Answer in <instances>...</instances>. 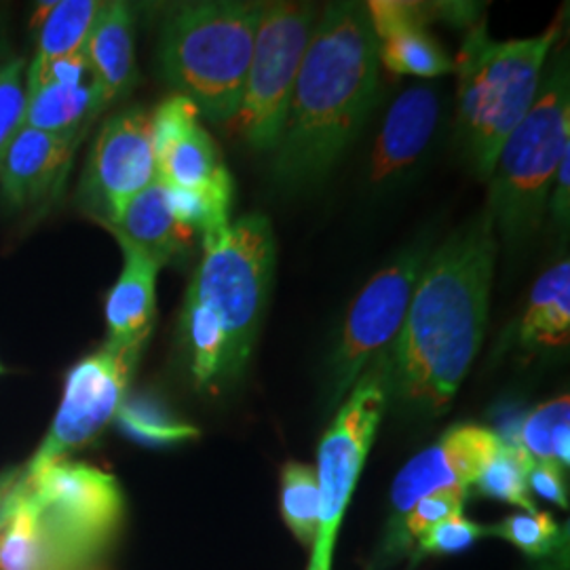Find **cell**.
Listing matches in <instances>:
<instances>
[{
  "label": "cell",
  "mask_w": 570,
  "mask_h": 570,
  "mask_svg": "<svg viewBox=\"0 0 570 570\" xmlns=\"http://www.w3.org/2000/svg\"><path fill=\"white\" fill-rule=\"evenodd\" d=\"M494 233L484 212L423 265L404 326L389 348V383L410 404L442 410L468 376L489 324Z\"/></svg>",
  "instance_id": "obj_1"
},
{
  "label": "cell",
  "mask_w": 570,
  "mask_h": 570,
  "mask_svg": "<svg viewBox=\"0 0 570 570\" xmlns=\"http://www.w3.org/2000/svg\"><path fill=\"white\" fill-rule=\"evenodd\" d=\"M379 66L366 4L334 2L320 13L273 150L277 183L305 188L326 178L366 121Z\"/></svg>",
  "instance_id": "obj_2"
},
{
  "label": "cell",
  "mask_w": 570,
  "mask_h": 570,
  "mask_svg": "<svg viewBox=\"0 0 570 570\" xmlns=\"http://www.w3.org/2000/svg\"><path fill=\"white\" fill-rule=\"evenodd\" d=\"M122 515L121 484L104 469L70 459L20 468L0 508V570H98Z\"/></svg>",
  "instance_id": "obj_3"
},
{
  "label": "cell",
  "mask_w": 570,
  "mask_h": 570,
  "mask_svg": "<svg viewBox=\"0 0 570 570\" xmlns=\"http://www.w3.org/2000/svg\"><path fill=\"white\" fill-rule=\"evenodd\" d=\"M560 21L518 41H492L484 23H473L456 56L459 134L482 180L490 178L511 131L527 117L543 81V68Z\"/></svg>",
  "instance_id": "obj_4"
},
{
  "label": "cell",
  "mask_w": 570,
  "mask_h": 570,
  "mask_svg": "<svg viewBox=\"0 0 570 570\" xmlns=\"http://www.w3.org/2000/svg\"><path fill=\"white\" fill-rule=\"evenodd\" d=\"M265 2H188L169 13L159 39L165 81L209 121L228 122L242 102Z\"/></svg>",
  "instance_id": "obj_5"
},
{
  "label": "cell",
  "mask_w": 570,
  "mask_h": 570,
  "mask_svg": "<svg viewBox=\"0 0 570 570\" xmlns=\"http://www.w3.org/2000/svg\"><path fill=\"white\" fill-rule=\"evenodd\" d=\"M570 150L569 68L556 58L527 117L511 131L490 174L489 209L508 245L529 239L543 218L551 183Z\"/></svg>",
  "instance_id": "obj_6"
},
{
  "label": "cell",
  "mask_w": 570,
  "mask_h": 570,
  "mask_svg": "<svg viewBox=\"0 0 570 570\" xmlns=\"http://www.w3.org/2000/svg\"><path fill=\"white\" fill-rule=\"evenodd\" d=\"M275 268L268 218L247 214L204 235V258L188 292L225 327L233 376L242 374L265 313Z\"/></svg>",
  "instance_id": "obj_7"
},
{
  "label": "cell",
  "mask_w": 570,
  "mask_h": 570,
  "mask_svg": "<svg viewBox=\"0 0 570 570\" xmlns=\"http://www.w3.org/2000/svg\"><path fill=\"white\" fill-rule=\"evenodd\" d=\"M389 348L379 353L346 393L343 406L326 429L317 449L320 484V530L313 543L308 570H330L338 527L357 487L367 452L374 444L381 419L387 407Z\"/></svg>",
  "instance_id": "obj_8"
},
{
  "label": "cell",
  "mask_w": 570,
  "mask_h": 570,
  "mask_svg": "<svg viewBox=\"0 0 570 570\" xmlns=\"http://www.w3.org/2000/svg\"><path fill=\"white\" fill-rule=\"evenodd\" d=\"M320 11L311 2H265L242 102L228 125L249 148L273 153Z\"/></svg>",
  "instance_id": "obj_9"
},
{
  "label": "cell",
  "mask_w": 570,
  "mask_h": 570,
  "mask_svg": "<svg viewBox=\"0 0 570 570\" xmlns=\"http://www.w3.org/2000/svg\"><path fill=\"white\" fill-rule=\"evenodd\" d=\"M428 256L425 247L406 249L353 301L332 357V402H341L370 362L395 343Z\"/></svg>",
  "instance_id": "obj_10"
},
{
  "label": "cell",
  "mask_w": 570,
  "mask_h": 570,
  "mask_svg": "<svg viewBox=\"0 0 570 570\" xmlns=\"http://www.w3.org/2000/svg\"><path fill=\"white\" fill-rule=\"evenodd\" d=\"M138 360V353L104 343L102 348L75 364L66 376L51 428L21 469L37 471L94 442L117 419Z\"/></svg>",
  "instance_id": "obj_11"
},
{
  "label": "cell",
  "mask_w": 570,
  "mask_h": 570,
  "mask_svg": "<svg viewBox=\"0 0 570 570\" xmlns=\"http://www.w3.org/2000/svg\"><path fill=\"white\" fill-rule=\"evenodd\" d=\"M159 180L150 115L129 108L104 122L82 176L81 199L108 223L131 197Z\"/></svg>",
  "instance_id": "obj_12"
},
{
  "label": "cell",
  "mask_w": 570,
  "mask_h": 570,
  "mask_svg": "<svg viewBox=\"0 0 570 570\" xmlns=\"http://www.w3.org/2000/svg\"><path fill=\"white\" fill-rule=\"evenodd\" d=\"M501 446L503 442L497 431L480 425H454L433 446L410 459L391 487L393 534L423 497L440 490H469Z\"/></svg>",
  "instance_id": "obj_13"
},
{
  "label": "cell",
  "mask_w": 570,
  "mask_h": 570,
  "mask_svg": "<svg viewBox=\"0 0 570 570\" xmlns=\"http://www.w3.org/2000/svg\"><path fill=\"white\" fill-rule=\"evenodd\" d=\"M82 136H56L21 127L0 157V188L16 205H30L58 193Z\"/></svg>",
  "instance_id": "obj_14"
},
{
  "label": "cell",
  "mask_w": 570,
  "mask_h": 570,
  "mask_svg": "<svg viewBox=\"0 0 570 570\" xmlns=\"http://www.w3.org/2000/svg\"><path fill=\"white\" fill-rule=\"evenodd\" d=\"M121 245V277L106 298L108 345L142 353L157 317V275L161 263L140 247L117 239Z\"/></svg>",
  "instance_id": "obj_15"
},
{
  "label": "cell",
  "mask_w": 570,
  "mask_h": 570,
  "mask_svg": "<svg viewBox=\"0 0 570 570\" xmlns=\"http://www.w3.org/2000/svg\"><path fill=\"white\" fill-rule=\"evenodd\" d=\"M440 119V100L433 89L412 87L391 104L372 153V183H385L404 171L428 148Z\"/></svg>",
  "instance_id": "obj_16"
},
{
  "label": "cell",
  "mask_w": 570,
  "mask_h": 570,
  "mask_svg": "<svg viewBox=\"0 0 570 570\" xmlns=\"http://www.w3.org/2000/svg\"><path fill=\"white\" fill-rule=\"evenodd\" d=\"M117 239L136 245L161 265L176 258L190 244L193 230L180 225L167 202V188L161 180L150 184L131 197L121 209L102 223Z\"/></svg>",
  "instance_id": "obj_17"
},
{
  "label": "cell",
  "mask_w": 570,
  "mask_h": 570,
  "mask_svg": "<svg viewBox=\"0 0 570 570\" xmlns=\"http://www.w3.org/2000/svg\"><path fill=\"white\" fill-rule=\"evenodd\" d=\"M85 58L106 102L125 96L136 81L134 16L125 2H104L85 45Z\"/></svg>",
  "instance_id": "obj_18"
},
{
  "label": "cell",
  "mask_w": 570,
  "mask_h": 570,
  "mask_svg": "<svg viewBox=\"0 0 570 570\" xmlns=\"http://www.w3.org/2000/svg\"><path fill=\"white\" fill-rule=\"evenodd\" d=\"M108 102L96 79L82 85H41L26 89L23 127L56 136H85Z\"/></svg>",
  "instance_id": "obj_19"
},
{
  "label": "cell",
  "mask_w": 570,
  "mask_h": 570,
  "mask_svg": "<svg viewBox=\"0 0 570 570\" xmlns=\"http://www.w3.org/2000/svg\"><path fill=\"white\" fill-rule=\"evenodd\" d=\"M159 180L167 186L204 190L233 184L220 150L197 122L157 155Z\"/></svg>",
  "instance_id": "obj_20"
},
{
  "label": "cell",
  "mask_w": 570,
  "mask_h": 570,
  "mask_svg": "<svg viewBox=\"0 0 570 570\" xmlns=\"http://www.w3.org/2000/svg\"><path fill=\"white\" fill-rule=\"evenodd\" d=\"M518 336L527 346H567L570 336V265L560 261L532 285Z\"/></svg>",
  "instance_id": "obj_21"
},
{
  "label": "cell",
  "mask_w": 570,
  "mask_h": 570,
  "mask_svg": "<svg viewBox=\"0 0 570 570\" xmlns=\"http://www.w3.org/2000/svg\"><path fill=\"white\" fill-rule=\"evenodd\" d=\"M183 327L190 346V372L197 387H209L223 379H233L230 346L220 320L186 292Z\"/></svg>",
  "instance_id": "obj_22"
},
{
  "label": "cell",
  "mask_w": 570,
  "mask_h": 570,
  "mask_svg": "<svg viewBox=\"0 0 570 570\" xmlns=\"http://www.w3.org/2000/svg\"><path fill=\"white\" fill-rule=\"evenodd\" d=\"M117 428L129 440L148 449H169L199 438V429L176 419L161 400L153 395H131L117 412Z\"/></svg>",
  "instance_id": "obj_23"
},
{
  "label": "cell",
  "mask_w": 570,
  "mask_h": 570,
  "mask_svg": "<svg viewBox=\"0 0 570 570\" xmlns=\"http://www.w3.org/2000/svg\"><path fill=\"white\" fill-rule=\"evenodd\" d=\"M102 4L96 0L53 2L42 21L39 51L32 61L47 63L81 53L102 11Z\"/></svg>",
  "instance_id": "obj_24"
},
{
  "label": "cell",
  "mask_w": 570,
  "mask_h": 570,
  "mask_svg": "<svg viewBox=\"0 0 570 570\" xmlns=\"http://www.w3.org/2000/svg\"><path fill=\"white\" fill-rule=\"evenodd\" d=\"M520 444L534 463H548L567 471L570 465L569 395L534 407L522 421Z\"/></svg>",
  "instance_id": "obj_25"
},
{
  "label": "cell",
  "mask_w": 570,
  "mask_h": 570,
  "mask_svg": "<svg viewBox=\"0 0 570 570\" xmlns=\"http://www.w3.org/2000/svg\"><path fill=\"white\" fill-rule=\"evenodd\" d=\"M320 484L315 468L289 461L282 469V515L292 534L306 546L313 548L320 530Z\"/></svg>",
  "instance_id": "obj_26"
},
{
  "label": "cell",
  "mask_w": 570,
  "mask_h": 570,
  "mask_svg": "<svg viewBox=\"0 0 570 570\" xmlns=\"http://www.w3.org/2000/svg\"><path fill=\"white\" fill-rule=\"evenodd\" d=\"M379 60L393 75L440 77L454 70V61L428 30H406L379 42Z\"/></svg>",
  "instance_id": "obj_27"
},
{
  "label": "cell",
  "mask_w": 570,
  "mask_h": 570,
  "mask_svg": "<svg viewBox=\"0 0 570 570\" xmlns=\"http://www.w3.org/2000/svg\"><path fill=\"white\" fill-rule=\"evenodd\" d=\"M532 463L534 461L522 446L503 444L489 465L482 469L478 480L473 482L475 492L480 497L503 501L520 510L534 511L529 480H527Z\"/></svg>",
  "instance_id": "obj_28"
},
{
  "label": "cell",
  "mask_w": 570,
  "mask_h": 570,
  "mask_svg": "<svg viewBox=\"0 0 570 570\" xmlns=\"http://www.w3.org/2000/svg\"><path fill=\"white\" fill-rule=\"evenodd\" d=\"M165 188L171 214L186 228L202 230V235H205L230 223L228 212L233 202V184L204 190H188L167 184Z\"/></svg>",
  "instance_id": "obj_29"
},
{
  "label": "cell",
  "mask_w": 570,
  "mask_h": 570,
  "mask_svg": "<svg viewBox=\"0 0 570 570\" xmlns=\"http://www.w3.org/2000/svg\"><path fill=\"white\" fill-rule=\"evenodd\" d=\"M487 532L508 541L530 558H546L562 543L560 527L546 511L513 513Z\"/></svg>",
  "instance_id": "obj_30"
},
{
  "label": "cell",
  "mask_w": 570,
  "mask_h": 570,
  "mask_svg": "<svg viewBox=\"0 0 570 570\" xmlns=\"http://www.w3.org/2000/svg\"><path fill=\"white\" fill-rule=\"evenodd\" d=\"M367 18L379 42L406 30H425L429 21L446 20L449 2H407V0H376L367 2Z\"/></svg>",
  "instance_id": "obj_31"
},
{
  "label": "cell",
  "mask_w": 570,
  "mask_h": 570,
  "mask_svg": "<svg viewBox=\"0 0 570 570\" xmlns=\"http://www.w3.org/2000/svg\"><path fill=\"white\" fill-rule=\"evenodd\" d=\"M469 490H440L429 497H423L412 510L407 511L397 532L391 537L393 546L406 548L410 541H416L423 532L433 529L435 524L449 520L450 515L463 513Z\"/></svg>",
  "instance_id": "obj_32"
},
{
  "label": "cell",
  "mask_w": 570,
  "mask_h": 570,
  "mask_svg": "<svg viewBox=\"0 0 570 570\" xmlns=\"http://www.w3.org/2000/svg\"><path fill=\"white\" fill-rule=\"evenodd\" d=\"M23 70H26L23 60H11L0 66V157L23 127V115H26Z\"/></svg>",
  "instance_id": "obj_33"
},
{
  "label": "cell",
  "mask_w": 570,
  "mask_h": 570,
  "mask_svg": "<svg viewBox=\"0 0 570 570\" xmlns=\"http://www.w3.org/2000/svg\"><path fill=\"white\" fill-rule=\"evenodd\" d=\"M487 529L468 520L463 513L450 515L449 520L423 532L419 541V556H450L473 548Z\"/></svg>",
  "instance_id": "obj_34"
},
{
  "label": "cell",
  "mask_w": 570,
  "mask_h": 570,
  "mask_svg": "<svg viewBox=\"0 0 570 570\" xmlns=\"http://www.w3.org/2000/svg\"><path fill=\"white\" fill-rule=\"evenodd\" d=\"M197 122H199V108L180 94L159 104L157 110L150 115L155 157L164 150L165 146H169L188 127H193Z\"/></svg>",
  "instance_id": "obj_35"
},
{
  "label": "cell",
  "mask_w": 570,
  "mask_h": 570,
  "mask_svg": "<svg viewBox=\"0 0 570 570\" xmlns=\"http://www.w3.org/2000/svg\"><path fill=\"white\" fill-rule=\"evenodd\" d=\"M527 480H529V489L534 490L541 499L556 503L562 510L569 508V494H567V484L562 480V469L548 463H532Z\"/></svg>",
  "instance_id": "obj_36"
},
{
  "label": "cell",
  "mask_w": 570,
  "mask_h": 570,
  "mask_svg": "<svg viewBox=\"0 0 570 570\" xmlns=\"http://www.w3.org/2000/svg\"><path fill=\"white\" fill-rule=\"evenodd\" d=\"M551 184H553V188H551L550 199H548L551 214L560 225H567L570 209V150L564 153Z\"/></svg>",
  "instance_id": "obj_37"
},
{
  "label": "cell",
  "mask_w": 570,
  "mask_h": 570,
  "mask_svg": "<svg viewBox=\"0 0 570 570\" xmlns=\"http://www.w3.org/2000/svg\"><path fill=\"white\" fill-rule=\"evenodd\" d=\"M18 473H20V468L0 471V508H2V501H4L7 492H9V489L13 487V482L18 480Z\"/></svg>",
  "instance_id": "obj_38"
},
{
  "label": "cell",
  "mask_w": 570,
  "mask_h": 570,
  "mask_svg": "<svg viewBox=\"0 0 570 570\" xmlns=\"http://www.w3.org/2000/svg\"><path fill=\"white\" fill-rule=\"evenodd\" d=\"M2 372H4V367L0 366V374H2Z\"/></svg>",
  "instance_id": "obj_39"
}]
</instances>
